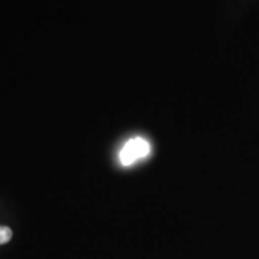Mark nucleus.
I'll list each match as a JSON object with an SVG mask.
<instances>
[{"label": "nucleus", "instance_id": "obj_1", "mask_svg": "<svg viewBox=\"0 0 259 259\" xmlns=\"http://www.w3.org/2000/svg\"><path fill=\"white\" fill-rule=\"evenodd\" d=\"M150 153V145L143 138H134L124 145L120 153V161L124 166H130L137 158H143Z\"/></svg>", "mask_w": 259, "mask_h": 259}, {"label": "nucleus", "instance_id": "obj_2", "mask_svg": "<svg viewBox=\"0 0 259 259\" xmlns=\"http://www.w3.org/2000/svg\"><path fill=\"white\" fill-rule=\"evenodd\" d=\"M12 238V231L9 227L0 226V245H4L9 242Z\"/></svg>", "mask_w": 259, "mask_h": 259}]
</instances>
